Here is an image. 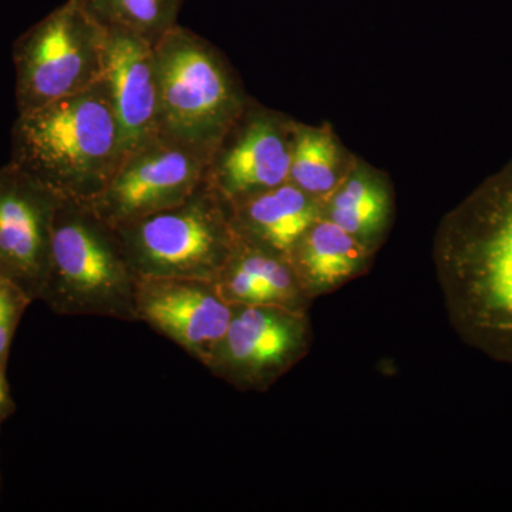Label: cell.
Masks as SVG:
<instances>
[{
	"label": "cell",
	"instance_id": "20",
	"mask_svg": "<svg viewBox=\"0 0 512 512\" xmlns=\"http://www.w3.org/2000/svg\"><path fill=\"white\" fill-rule=\"evenodd\" d=\"M13 409L9 384L6 382L5 369L0 367V424L9 416Z\"/></svg>",
	"mask_w": 512,
	"mask_h": 512
},
{
	"label": "cell",
	"instance_id": "13",
	"mask_svg": "<svg viewBox=\"0 0 512 512\" xmlns=\"http://www.w3.org/2000/svg\"><path fill=\"white\" fill-rule=\"evenodd\" d=\"M214 284L222 299L234 308L279 306L309 311L313 302L303 291L288 258L241 238Z\"/></svg>",
	"mask_w": 512,
	"mask_h": 512
},
{
	"label": "cell",
	"instance_id": "4",
	"mask_svg": "<svg viewBox=\"0 0 512 512\" xmlns=\"http://www.w3.org/2000/svg\"><path fill=\"white\" fill-rule=\"evenodd\" d=\"M136 285L116 229L84 202L60 200L39 301L56 315L137 322Z\"/></svg>",
	"mask_w": 512,
	"mask_h": 512
},
{
	"label": "cell",
	"instance_id": "9",
	"mask_svg": "<svg viewBox=\"0 0 512 512\" xmlns=\"http://www.w3.org/2000/svg\"><path fill=\"white\" fill-rule=\"evenodd\" d=\"M296 123L252 99L212 153L204 183L228 207L286 183Z\"/></svg>",
	"mask_w": 512,
	"mask_h": 512
},
{
	"label": "cell",
	"instance_id": "11",
	"mask_svg": "<svg viewBox=\"0 0 512 512\" xmlns=\"http://www.w3.org/2000/svg\"><path fill=\"white\" fill-rule=\"evenodd\" d=\"M137 322L147 323L191 357L207 365L234 315L212 281L181 276L137 278Z\"/></svg>",
	"mask_w": 512,
	"mask_h": 512
},
{
	"label": "cell",
	"instance_id": "3",
	"mask_svg": "<svg viewBox=\"0 0 512 512\" xmlns=\"http://www.w3.org/2000/svg\"><path fill=\"white\" fill-rule=\"evenodd\" d=\"M158 134L212 156L251 103L241 77L218 47L181 25L154 46Z\"/></svg>",
	"mask_w": 512,
	"mask_h": 512
},
{
	"label": "cell",
	"instance_id": "14",
	"mask_svg": "<svg viewBox=\"0 0 512 512\" xmlns=\"http://www.w3.org/2000/svg\"><path fill=\"white\" fill-rule=\"evenodd\" d=\"M323 217L370 251L383 248L396 220V191L389 173L357 156L342 184L322 202Z\"/></svg>",
	"mask_w": 512,
	"mask_h": 512
},
{
	"label": "cell",
	"instance_id": "2",
	"mask_svg": "<svg viewBox=\"0 0 512 512\" xmlns=\"http://www.w3.org/2000/svg\"><path fill=\"white\" fill-rule=\"evenodd\" d=\"M123 161L120 127L106 82L18 113L10 163L60 200H94Z\"/></svg>",
	"mask_w": 512,
	"mask_h": 512
},
{
	"label": "cell",
	"instance_id": "10",
	"mask_svg": "<svg viewBox=\"0 0 512 512\" xmlns=\"http://www.w3.org/2000/svg\"><path fill=\"white\" fill-rule=\"evenodd\" d=\"M60 198L9 163L0 167V276L39 301Z\"/></svg>",
	"mask_w": 512,
	"mask_h": 512
},
{
	"label": "cell",
	"instance_id": "5",
	"mask_svg": "<svg viewBox=\"0 0 512 512\" xmlns=\"http://www.w3.org/2000/svg\"><path fill=\"white\" fill-rule=\"evenodd\" d=\"M114 229L137 278L214 282L238 239L228 205L205 183L181 204Z\"/></svg>",
	"mask_w": 512,
	"mask_h": 512
},
{
	"label": "cell",
	"instance_id": "19",
	"mask_svg": "<svg viewBox=\"0 0 512 512\" xmlns=\"http://www.w3.org/2000/svg\"><path fill=\"white\" fill-rule=\"evenodd\" d=\"M32 299L18 285L0 276V367L6 370L10 345Z\"/></svg>",
	"mask_w": 512,
	"mask_h": 512
},
{
	"label": "cell",
	"instance_id": "6",
	"mask_svg": "<svg viewBox=\"0 0 512 512\" xmlns=\"http://www.w3.org/2000/svg\"><path fill=\"white\" fill-rule=\"evenodd\" d=\"M107 29L80 0H66L13 46L18 113L66 99L104 76Z\"/></svg>",
	"mask_w": 512,
	"mask_h": 512
},
{
	"label": "cell",
	"instance_id": "7",
	"mask_svg": "<svg viewBox=\"0 0 512 512\" xmlns=\"http://www.w3.org/2000/svg\"><path fill=\"white\" fill-rule=\"evenodd\" d=\"M309 311L237 306L208 370L241 392H266L311 352Z\"/></svg>",
	"mask_w": 512,
	"mask_h": 512
},
{
	"label": "cell",
	"instance_id": "17",
	"mask_svg": "<svg viewBox=\"0 0 512 512\" xmlns=\"http://www.w3.org/2000/svg\"><path fill=\"white\" fill-rule=\"evenodd\" d=\"M357 154L350 151L330 123H296L289 181L323 202L342 184Z\"/></svg>",
	"mask_w": 512,
	"mask_h": 512
},
{
	"label": "cell",
	"instance_id": "8",
	"mask_svg": "<svg viewBox=\"0 0 512 512\" xmlns=\"http://www.w3.org/2000/svg\"><path fill=\"white\" fill-rule=\"evenodd\" d=\"M210 156L157 134L121 161L109 185L84 202L116 228L168 210L191 197L204 183Z\"/></svg>",
	"mask_w": 512,
	"mask_h": 512
},
{
	"label": "cell",
	"instance_id": "16",
	"mask_svg": "<svg viewBox=\"0 0 512 512\" xmlns=\"http://www.w3.org/2000/svg\"><path fill=\"white\" fill-rule=\"evenodd\" d=\"M376 255L345 229L322 217L299 239L288 259L303 291L315 301L366 275Z\"/></svg>",
	"mask_w": 512,
	"mask_h": 512
},
{
	"label": "cell",
	"instance_id": "15",
	"mask_svg": "<svg viewBox=\"0 0 512 512\" xmlns=\"http://www.w3.org/2000/svg\"><path fill=\"white\" fill-rule=\"evenodd\" d=\"M228 208L238 238L285 258L305 232L323 217L322 202L291 181Z\"/></svg>",
	"mask_w": 512,
	"mask_h": 512
},
{
	"label": "cell",
	"instance_id": "18",
	"mask_svg": "<svg viewBox=\"0 0 512 512\" xmlns=\"http://www.w3.org/2000/svg\"><path fill=\"white\" fill-rule=\"evenodd\" d=\"M107 30L131 33L150 45L180 25L184 0H80Z\"/></svg>",
	"mask_w": 512,
	"mask_h": 512
},
{
	"label": "cell",
	"instance_id": "1",
	"mask_svg": "<svg viewBox=\"0 0 512 512\" xmlns=\"http://www.w3.org/2000/svg\"><path fill=\"white\" fill-rule=\"evenodd\" d=\"M431 256L458 338L512 366V158L441 218Z\"/></svg>",
	"mask_w": 512,
	"mask_h": 512
},
{
	"label": "cell",
	"instance_id": "12",
	"mask_svg": "<svg viewBox=\"0 0 512 512\" xmlns=\"http://www.w3.org/2000/svg\"><path fill=\"white\" fill-rule=\"evenodd\" d=\"M104 82L119 121L123 158L158 134L154 46L131 33L107 30Z\"/></svg>",
	"mask_w": 512,
	"mask_h": 512
}]
</instances>
